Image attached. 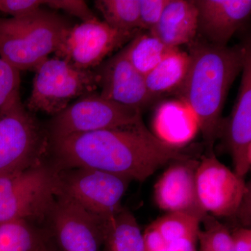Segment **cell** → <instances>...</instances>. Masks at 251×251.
<instances>
[{
    "instance_id": "obj_32",
    "label": "cell",
    "mask_w": 251,
    "mask_h": 251,
    "mask_svg": "<svg viewBox=\"0 0 251 251\" xmlns=\"http://www.w3.org/2000/svg\"><path fill=\"white\" fill-rule=\"evenodd\" d=\"M29 251H61L49 233L41 232L37 242Z\"/></svg>"
},
{
    "instance_id": "obj_26",
    "label": "cell",
    "mask_w": 251,
    "mask_h": 251,
    "mask_svg": "<svg viewBox=\"0 0 251 251\" xmlns=\"http://www.w3.org/2000/svg\"><path fill=\"white\" fill-rule=\"evenodd\" d=\"M169 0H138L140 29L152 30Z\"/></svg>"
},
{
    "instance_id": "obj_15",
    "label": "cell",
    "mask_w": 251,
    "mask_h": 251,
    "mask_svg": "<svg viewBox=\"0 0 251 251\" xmlns=\"http://www.w3.org/2000/svg\"><path fill=\"white\" fill-rule=\"evenodd\" d=\"M237 101L229 121L227 138L234 172L244 178L251 167V51L247 44Z\"/></svg>"
},
{
    "instance_id": "obj_18",
    "label": "cell",
    "mask_w": 251,
    "mask_h": 251,
    "mask_svg": "<svg viewBox=\"0 0 251 251\" xmlns=\"http://www.w3.org/2000/svg\"><path fill=\"white\" fill-rule=\"evenodd\" d=\"M189 66V54L179 48L173 49L145 75L147 89L153 100L164 94L176 93L186 78Z\"/></svg>"
},
{
    "instance_id": "obj_2",
    "label": "cell",
    "mask_w": 251,
    "mask_h": 251,
    "mask_svg": "<svg viewBox=\"0 0 251 251\" xmlns=\"http://www.w3.org/2000/svg\"><path fill=\"white\" fill-rule=\"evenodd\" d=\"M190 66L176 94L197 117L207 153L222 129V112L231 85L242 72L247 45L219 47L196 36L188 44Z\"/></svg>"
},
{
    "instance_id": "obj_28",
    "label": "cell",
    "mask_w": 251,
    "mask_h": 251,
    "mask_svg": "<svg viewBox=\"0 0 251 251\" xmlns=\"http://www.w3.org/2000/svg\"><path fill=\"white\" fill-rule=\"evenodd\" d=\"M43 5L41 0H0V11L12 18H23L36 12Z\"/></svg>"
},
{
    "instance_id": "obj_30",
    "label": "cell",
    "mask_w": 251,
    "mask_h": 251,
    "mask_svg": "<svg viewBox=\"0 0 251 251\" xmlns=\"http://www.w3.org/2000/svg\"><path fill=\"white\" fill-rule=\"evenodd\" d=\"M234 251H251V230L248 227L235 229L231 232Z\"/></svg>"
},
{
    "instance_id": "obj_12",
    "label": "cell",
    "mask_w": 251,
    "mask_h": 251,
    "mask_svg": "<svg viewBox=\"0 0 251 251\" xmlns=\"http://www.w3.org/2000/svg\"><path fill=\"white\" fill-rule=\"evenodd\" d=\"M94 71L102 98L141 110L154 101L147 89L145 77L130 64L123 49Z\"/></svg>"
},
{
    "instance_id": "obj_31",
    "label": "cell",
    "mask_w": 251,
    "mask_h": 251,
    "mask_svg": "<svg viewBox=\"0 0 251 251\" xmlns=\"http://www.w3.org/2000/svg\"><path fill=\"white\" fill-rule=\"evenodd\" d=\"M198 239H179L175 242L168 243L164 249L159 251H197L196 250V244Z\"/></svg>"
},
{
    "instance_id": "obj_22",
    "label": "cell",
    "mask_w": 251,
    "mask_h": 251,
    "mask_svg": "<svg viewBox=\"0 0 251 251\" xmlns=\"http://www.w3.org/2000/svg\"><path fill=\"white\" fill-rule=\"evenodd\" d=\"M168 244L179 239H198L201 220L181 212L168 213L152 223Z\"/></svg>"
},
{
    "instance_id": "obj_11",
    "label": "cell",
    "mask_w": 251,
    "mask_h": 251,
    "mask_svg": "<svg viewBox=\"0 0 251 251\" xmlns=\"http://www.w3.org/2000/svg\"><path fill=\"white\" fill-rule=\"evenodd\" d=\"M196 184L201 206L214 217L235 215L250 191L244 178L221 163L214 153L201 157L196 172Z\"/></svg>"
},
{
    "instance_id": "obj_27",
    "label": "cell",
    "mask_w": 251,
    "mask_h": 251,
    "mask_svg": "<svg viewBox=\"0 0 251 251\" xmlns=\"http://www.w3.org/2000/svg\"><path fill=\"white\" fill-rule=\"evenodd\" d=\"M44 5L52 9L62 10L68 14L79 18L82 22L98 19L87 3L82 0H47L44 1Z\"/></svg>"
},
{
    "instance_id": "obj_13",
    "label": "cell",
    "mask_w": 251,
    "mask_h": 251,
    "mask_svg": "<svg viewBox=\"0 0 251 251\" xmlns=\"http://www.w3.org/2000/svg\"><path fill=\"white\" fill-rule=\"evenodd\" d=\"M199 161L189 158L175 161L161 175L154 186V199L163 211L181 212L201 219L208 214L198 197L196 172Z\"/></svg>"
},
{
    "instance_id": "obj_21",
    "label": "cell",
    "mask_w": 251,
    "mask_h": 251,
    "mask_svg": "<svg viewBox=\"0 0 251 251\" xmlns=\"http://www.w3.org/2000/svg\"><path fill=\"white\" fill-rule=\"evenodd\" d=\"M94 4L110 27L124 31L140 30L138 0H98Z\"/></svg>"
},
{
    "instance_id": "obj_9",
    "label": "cell",
    "mask_w": 251,
    "mask_h": 251,
    "mask_svg": "<svg viewBox=\"0 0 251 251\" xmlns=\"http://www.w3.org/2000/svg\"><path fill=\"white\" fill-rule=\"evenodd\" d=\"M46 219L49 234L61 251H99L104 244L108 220L93 215L59 191Z\"/></svg>"
},
{
    "instance_id": "obj_4",
    "label": "cell",
    "mask_w": 251,
    "mask_h": 251,
    "mask_svg": "<svg viewBox=\"0 0 251 251\" xmlns=\"http://www.w3.org/2000/svg\"><path fill=\"white\" fill-rule=\"evenodd\" d=\"M59 191V170L45 160L0 176V225L46 220Z\"/></svg>"
},
{
    "instance_id": "obj_17",
    "label": "cell",
    "mask_w": 251,
    "mask_h": 251,
    "mask_svg": "<svg viewBox=\"0 0 251 251\" xmlns=\"http://www.w3.org/2000/svg\"><path fill=\"white\" fill-rule=\"evenodd\" d=\"M151 34L170 48L188 44L198 32V9L194 0H169Z\"/></svg>"
},
{
    "instance_id": "obj_1",
    "label": "cell",
    "mask_w": 251,
    "mask_h": 251,
    "mask_svg": "<svg viewBox=\"0 0 251 251\" xmlns=\"http://www.w3.org/2000/svg\"><path fill=\"white\" fill-rule=\"evenodd\" d=\"M49 149L59 171L92 168L140 182L170 162L193 158L158 139L142 119L117 128L49 140Z\"/></svg>"
},
{
    "instance_id": "obj_14",
    "label": "cell",
    "mask_w": 251,
    "mask_h": 251,
    "mask_svg": "<svg viewBox=\"0 0 251 251\" xmlns=\"http://www.w3.org/2000/svg\"><path fill=\"white\" fill-rule=\"evenodd\" d=\"M198 9L197 36L226 47L251 12L250 0H194Z\"/></svg>"
},
{
    "instance_id": "obj_10",
    "label": "cell",
    "mask_w": 251,
    "mask_h": 251,
    "mask_svg": "<svg viewBox=\"0 0 251 251\" xmlns=\"http://www.w3.org/2000/svg\"><path fill=\"white\" fill-rule=\"evenodd\" d=\"M138 32L117 30L99 19L82 22L69 29L54 53L77 69L91 70Z\"/></svg>"
},
{
    "instance_id": "obj_7",
    "label": "cell",
    "mask_w": 251,
    "mask_h": 251,
    "mask_svg": "<svg viewBox=\"0 0 251 251\" xmlns=\"http://www.w3.org/2000/svg\"><path fill=\"white\" fill-rule=\"evenodd\" d=\"M141 110L91 93L54 115L49 126V140L77 133L117 128L141 120Z\"/></svg>"
},
{
    "instance_id": "obj_8",
    "label": "cell",
    "mask_w": 251,
    "mask_h": 251,
    "mask_svg": "<svg viewBox=\"0 0 251 251\" xmlns=\"http://www.w3.org/2000/svg\"><path fill=\"white\" fill-rule=\"evenodd\" d=\"M59 192L103 220L111 219L123 208L122 198L132 181L122 175L86 168L59 171Z\"/></svg>"
},
{
    "instance_id": "obj_19",
    "label": "cell",
    "mask_w": 251,
    "mask_h": 251,
    "mask_svg": "<svg viewBox=\"0 0 251 251\" xmlns=\"http://www.w3.org/2000/svg\"><path fill=\"white\" fill-rule=\"evenodd\" d=\"M104 245L107 251H145L143 233L129 210L123 207L106 221Z\"/></svg>"
},
{
    "instance_id": "obj_24",
    "label": "cell",
    "mask_w": 251,
    "mask_h": 251,
    "mask_svg": "<svg viewBox=\"0 0 251 251\" xmlns=\"http://www.w3.org/2000/svg\"><path fill=\"white\" fill-rule=\"evenodd\" d=\"M201 223L204 229H200L198 241L205 243L212 251H234L232 235L226 226L209 214Z\"/></svg>"
},
{
    "instance_id": "obj_3",
    "label": "cell",
    "mask_w": 251,
    "mask_h": 251,
    "mask_svg": "<svg viewBox=\"0 0 251 251\" xmlns=\"http://www.w3.org/2000/svg\"><path fill=\"white\" fill-rule=\"evenodd\" d=\"M72 26L67 18L42 9L23 18H0V57L19 72L34 70L56 52Z\"/></svg>"
},
{
    "instance_id": "obj_5",
    "label": "cell",
    "mask_w": 251,
    "mask_h": 251,
    "mask_svg": "<svg viewBox=\"0 0 251 251\" xmlns=\"http://www.w3.org/2000/svg\"><path fill=\"white\" fill-rule=\"evenodd\" d=\"M49 147L47 131L23 105L18 92L0 112V176L44 161Z\"/></svg>"
},
{
    "instance_id": "obj_29",
    "label": "cell",
    "mask_w": 251,
    "mask_h": 251,
    "mask_svg": "<svg viewBox=\"0 0 251 251\" xmlns=\"http://www.w3.org/2000/svg\"><path fill=\"white\" fill-rule=\"evenodd\" d=\"M143 239L145 251H159L164 249L167 245L161 233L152 224L145 229L143 233Z\"/></svg>"
},
{
    "instance_id": "obj_23",
    "label": "cell",
    "mask_w": 251,
    "mask_h": 251,
    "mask_svg": "<svg viewBox=\"0 0 251 251\" xmlns=\"http://www.w3.org/2000/svg\"><path fill=\"white\" fill-rule=\"evenodd\" d=\"M40 233L25 221L0 225V251H29Z\"/></svg>"
},
{
    "instance_id": "obj_20",
    "label": "cell",
    "mask_w": 251,
    "mask_h": 251,
    "mask_svg": "<svg viewBox=\"0 0 251 251\" xmlns=\"http://www.w3.org/2000/svg\"><path fill=\"white\" fill-rule=\"evenodd\" d=\"M175 49L165 45L150 31H139L123 50L130 64L145 77Z\"/></svg>"
},
{
    "instance_id": "obj_16",
    "label": "cell",
    "mask_w": 251,
    "mask_h": 251,
    "mask_svg": "<svg viewBox=\"0 0 251 251\" xmlns=\"http://www.w3.org/2000/svg\"><path fill=\"white\" fill-rule=\"evenodd\" d=\"M153 134L165 143L181 148L191 142L200 130L198 119L181 100L160 104L153 119Z\"/></svg>"
},
{
    "instance_id": "obj_25",
    "label": "cell",
    "mask_w": 251,
    "mask_h": 251,
    "mask_svg": "<svg viewBox=\"0 0 251 251\" xmlns=\"http://www.w3.org/2000/svg\"><path fill=\"white\" fill-rule=\"evenodd\" d=\"M20 72L0 57V112L19 92Z\"/></svg>"
},
{
    "instance_id": "obj_6",
    "label": "cell",
    "mask_w": 251,
    "mask_h": 251,
    "mask_svg": "<svg viewBox=\"0 0 251 251\" xmlns=\"http://www.w3.org/2000/svg\"><path fill=\"white\" fill-rule=\"evenodd\" d=\"M32 90L28 99L29 112L55 115L74 99L98 88L94 71L77 69L57 57L46 59L35 69Z\"/></svg>"
},
{
    "instance_id": "obj_33",
    "label": "cell",
    "mask_w": 251,
    "mask_h": 251,
    "mask_svg": "<svg viewBox=\"0 0 251 251\" xmlns=\"http://www.w3.org/2000/svg\"><path fill=\"white\" fill-rule=\"evenodd\" d=\"M200 243V251H212L209 249V247L203 242L201 241H198Z\"/></svg>"
}]
</instances>
